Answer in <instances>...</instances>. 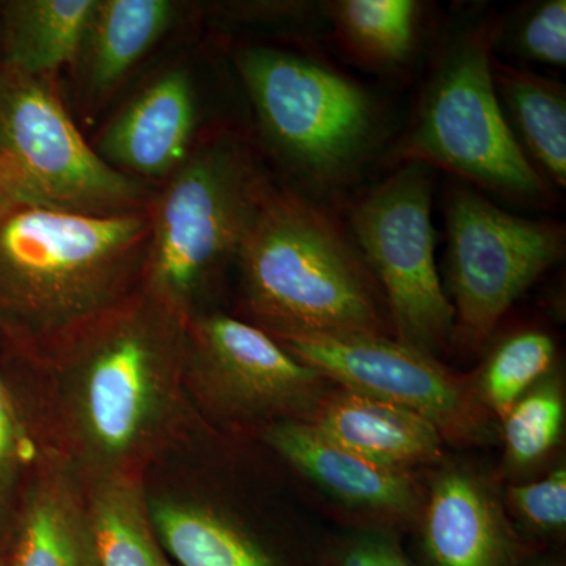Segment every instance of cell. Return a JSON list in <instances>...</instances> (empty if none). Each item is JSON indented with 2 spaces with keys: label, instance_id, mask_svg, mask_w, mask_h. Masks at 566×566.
<instances>
[{
  "label": "cell",
  "instance_id": "6da1fadb",
  "mask_svg": "<svg viewBox=\"0 0 566 566\" xmlns=\"http://www.w3.org/2000/svg\"><path fill=\"white\" fill-rule=\"evenodd\" d=\"M188 322L139 286L50 353L59 449L87 482L144 474L185 433Z\"/></svg>",
  "mask_w": 566,
  "mask_h": 566
},
{
  "label": "cell",
  "instance_id": "7a4b0ae2",
  "mask_svg": "<svg viewBox=\"0 0 566 566\" xmlns=\"http://www.w3.org/2000/svg\"><path fill=\"white\" fill-rule=\"evenodd\" d=\"M150 214L0 208V323L48 354L142 283Z\"/></svg>",
  "mask_w": 566,
  "mask_h": 566
},
{
  "label": "cell",
  "instance_id": "3957f363",
  "mask_svg": "<svg viewBox=\"0 0 566 566\" xmlns=\"http://www.w3.org/2000/svg\"><path fill=\"white\" fill-rule=\"evenodd\" d=\"M237 262L249 314L277 340L394 334L353 237L296 193L271 191Z\"/></svg>",
  "mask_w": 566,
  "mask_h": 566
},
{
  "label": "cell",
  "instance_id": "277c9868",
  "mask_svg": "<svg viewBox=\"0 0 566 566\" xmlns=\"http://www.w3.org/2000/svg\"><path fill=\"white\" fill-rule=\"evenodd\" d=\"M501 31V21L486 14L442 43L395 159L441 167L517 202H549V182L527 158L495 92Z\"/></svg>",
  "mask_w": 566,
  "mask_h": 566
},
{
  "label": "cell",
  "instance_id": "5b68a950",
  "mask_svg": "<svg viewBox=\"0 0 566 566\" xmlns=\"http://www.w3.org/2000/svg\"><path fill=\"white\" fill-rule=\"evenodd\" d=\"M271 188L233 137L191 151L150 214L140 286L191 318L212 275L237 259Z\"/></svg>",
  "mask_w": 566,
  "mask_h": 566
},
{
  "label": "cell",
  "instance_id": "8992f818",
  "mask_svg": "<svg viewBox=\"0 0 566 566\" xmlns=\"http://www.w3.org/2000/svg\"><path fill=\"white\" fill-rule=\"evenodd\" d=\"M145 199L142 181L99 158L44 80L0 73V208L109 216L144 211Z\"/></svg>",
  "mask_w": 566,
  "mask_h": 566
},
{
  "label": "cell",
  "instance_id": "52a82bcc",
  "mask_svg": "<svg viewBox=\"0 0 566 566\" xmlns=\"http://www.w3.org/2000/svg\"><path fill=\"white\" fill-rule=\"evenodd\" d=\"M238 73L268 139L318 185L352 174L378 132L370 93L322 62L274 48H245Z\"/></svg>",
  "mask_w": 566,
  "mask_h": 566
},
{
  "label": "cell",
  "instance_id": "ba28073f",
  "mask_svg": "<svg viewBox=\"0 0 566 566\" xmlns=\"http://www.w3.org/2000/svg\"><path fill=\"white\" fill-rule=\"evenodd\" d=\"M431 203V167L405 164L360 197L349 226L385 297L395 340L434 356L455 334V312L436 270Z\"/></svg>",
  "mask_w": 566,
  "mask_h": 566
},
{
  "label": "cell",
  "instance_id": "9c48e42d",
  "mask_svg": "<svg viewBox=\"0 0 566 566\" xmlns=\"http://www.w3.org/2000/svg\"><path fill=\"white\" fill-rule=\"evenodd\" d=\"M449 282L455 333L469 345L493 334L528 286L565 255V226L495 207L461 182L446 196Z\"/></svg>",
  "mask_w": 566,
  "mask_h": 566
},
{
  "label": "cell",
  "instance_id": "30bf717a",
  "mask_svg": "<svg viewBox=\"0 0 566 566\" xmlns=\"http://www.w3.org/2000/svg\"><path fill=\"white\" fill-rule=\"evenodd\" d=\"M327 382L255 324L222 314L189 318L186 386L218 415L311 420Z\"/></svg>",
  "mask_w": 566,
  "mask_h": 566
},
{
  "label": "cell",
  "instance_id": "8fae6325",
  "mask_svg": "<svg viewBox=\"0 0 566 566\" xmlns=\"http://www.w3.org/2000/svg\"><path fill=\"white\" fill-rule=\"evenodd\" d=\"M277 340V338H275ZM301 363L342 389L417 412L452 441H472L483 427L480 398L434 356L382 335L279 338Z\"/></svg>",
  "mask_w": 566,
  "mask_h": 566
},
{
  "label": "cell",
  "instance_id": "7c38bea8",
  "mask_svg": "<svg viewBox=\"0 0 566 566\" xmlns=\"http://www.w3.org/2000/svg\"><path fill=\"white\" fill-rule=\"evenodd\" d=\"M196 125L193 82L188 71L174 69L134 96L93 148L112 169L137 180L170 177L191 155Z\"/></svg>",
  "mask_w": 566,
  "mask_h": 566
},
{
  "label": "cell",
  "instance_id": "4fadbf2b",
  "mask_svg": "<svg viewBox=\"0 0 566 566\" xmlns=\"http://www.w3.org/2000/svg\"><path fill=\"white\" fill-rule=\"evenodd\" d=\"M422 545L430 566H520L526 553L485 480L460 468L431 485Z\"/></svg>",
  "mask_w": 566,
  "mask_h": 566
},
{
  "label": "cell",
  "instance_id": "5bb4252c",
  "mask_svg": "<svg viewBox=\"0 0 566 566\" xmlns=\"http://www.w3.org/2000/svg\"><path fill=\"white\" fill-rule=\"evenodd\" d=\"M263 436L283 460L342 504L392 520L416 516L419 488L408 471L364 460L319 433L308 420L268 423Z\"/></svg>",
  "mask_w": 566,
  "mask_h": 566
},
{
  "label": "cell",
  "instance_id": "9a60e30c",
  "mask_svg": "<svg viewBox=\"0 0 566 566\" xmlns=\"http://www.w3.org/2000/svg\"><path fill=\"white\" fill-rule=\"evenodd\" d=\"M11 566H96L87 480L59 447L25 491Z\"/></svg>",
  "mask_w": 566,
  "mask_h": 566
},
{
  "label": "cell",
  "instance_id": "2e32d148",
  "mask_svg": "<svg viewBox=\"0 0 566 566\" xmlns=\"http://www.w3.org/2000/svg\"><path fill=\"white\" fill-rule=\"evenodd\" d=\"M308 422L335 444L382 468L408 471L442 455L444 438L430 420L345 389L327 394Z\"/></svg>",
  "mask_w": 566,
  "mask_h": 566
},
{
  "label": "cell",
  "instance_id": "e0dca14e",
  "mask_svg": "<svg viewBox=\"0 0 566 566\" xmlns=\"http://www.w3.org/2000/svg\"><path fill=\"white\" fill-rule=\"evenodd\" d=\"M169 0H95L80 59L92 95H106L172 25Z\"/></svg>",
  "mask_w": 566,
  "mask_h": 566
},
{
  "label": "cell",
  "instance_id": "ac0fdd59",
  "mask_svg": "<svg viewBox=\"0 0 566 566\" xmlns=\"http://www.w3.org/2000/svg\"><path fill=\"white\" fill-rule=\"evenodd\" d=\"M148 509L156 535L177 566H282L255 536L210 505L148 494Z\"/></svg>",
  "mask_w": 566,
  "mask_h": 566
},
{
  "label": "cell",
  "instance_id": "d6986e66",
  "mask_svg": "<svg viewBox=\"0 0 566 566\" xmlns=\"http://www.w3.org/2000/svg\"><path fill=\"white\" fill-rule=\"evenodd\" d=\"M95 0H17L6 9L7 69L44 77L76 63Z\"/></svg>",
  "mask_w": 566,
  "mask_h": 566
},
{
  "label": "cell",
  "instance_id": "ffe728a7",
  "mask_svg": "<svg viewBox=\"0 0 566 566\" xmlns=\"http://www.w3.org/2000/svg\"><path fill=\"white\" fill-rule=\"evenodd\" d=\"M96 566H177L153 527L144 474L87 482Z\"/></svg>",
  "mask_w": 566,
  "mask_h": 566
},
{
  "label": "cell",
  "instance_id": "44dd1931",
  "mask_svg": "<svg viewBox=\"0 0 566 566\" xmlns=\"http://www.w3.org/2000/svg\"><path fill=\"white\" fill-rule=\"evenodd\" d=\"M495 92L547 182L566 185V91L560 82L493 57Z\"/></svg>",
  "mask_w": 566,
  "mask_h": 566
},
{
  "label": "cell",
  "instance_id": "7402d4cb",
  "mask_svg": "<svg viewBox=\"0 0 566 566\" xmlns=\"http://www.w3.org/2000/svg\"><path fill=\"white\" fill-rule=\"evenodd\" d=\"M333 10L346 44L364 61L397 65L415 50L420 10L415 0H340Z\"/></svg>",
  "mask_w": 566,
  "mask_h": 566
},
{
  "label": "cell",
  "instance_id": "603a6c76",
  "mask_svg": "<svg viewBox=\"0 0 566 566\" xmlns=\"http://www.w3.org/2000/svg\"><path fill=\"white\" fill-rule=\"evenodd\" d=\"M556 344L549 334L524 329L509 335L488 357L480 375V400L504 419L512 406L551 374Z\"/></svg>",
  "mask_w": 566,
  "mask_h": 566
},
{
  "label": "cell",
  "instance_id": "cb8c5ba5",
  "mask_svg": "<svg viewBox=\"0 0 566 566\" xmlns=\"http://www.w3.org/2000/svg\"><path fill=\"white\" fill-rule=\"evenodd\" d=\"M502 422L510 464L524 469L542 461L564 433L565 398L560 379L543 378L512 406Z\"/></svg>",
  "mask_w": 566,
  "mask_h": 566
},
{
  "label": "cell",
  "instance_id": "d4e9b609",
  "mask_svg": "<svg viewBox=\"0 0 566 566\" xmlns=\"http://www.w3.org/2000/svg\"><path fill=\"white\" fill-rule=\"evenodd\" d=\"M33 460V444L17 403L0 379V535L9 528L22 474Z\"/></svg>",
  "mask_w": 566,
  "mask_h": 566
},
{
  "label": "cell",
  "instance_id": "484cf974",
  "mask_svg": "<svg viewBox=\"0 0 566 566\" xmlns=\"http://www.w3.org/2000/svg\"><path fill=\"white\" fill-rule=\"evenodd\" d=\"M513 44L527 61L564 69L566 65V2L536 3L517 21Z\"/></svg>",
  "mask_w": 566,
  "mask_h": 566
},
{
  "label": "cell",
  "instance_id": "4316f807",
  "mask_svg": "<svg viewBox=\"0 0 566 566\" xmlns=\"http://www.w3.org/2000/svg\"><path fill=\"white\" fill-rule=\"evenodd\" d=\"M509 504L528 526L539 532H560L566 526V469L558 465L545 479L510 486Z\"/></svg>",
  "mask_w": 566,
  "mask_h": 566
},
{
  "label": "cell",
  "instance_id": "83f0119b",
  "mask_svg": "<svg viewBox=\"0 0 566 566\" xmlns=\"http://www.w3.org/2000/svg\"><path fill=\"white\" fill-rule=\"evenodd\" d=\"M326 566H417L392 536L360 532L348 536L327 554Z\"/></svg>",
  "mask_w": 566,
  "mask_h": 566
},
{
  "label": "cell",
  "instance_id": "f1b7e54d",
  "mask_svg": "<svg viewBox=\"0 0 566 566\" xmlns=\"http://www.w3.org/2000/svg\"><path fill=\"white\" fill-rule=\"evenodd\" d=\"M534 566H564L560 562H539V564H535Z\"/></svg>",
  "mask_w": 566,
  "mask_h": 566
}]
</instances>
